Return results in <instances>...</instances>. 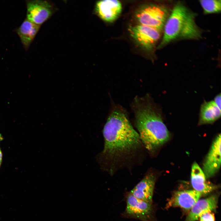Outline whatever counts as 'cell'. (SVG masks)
Masks as SVG:
<instances>
[{
	"instance_id": "1",
	"label": "cell",
	"mask_w": 221,
	"mask_h": 221,
	"mask_svg": "<svg viewBox=\"0 0 221 221\" xmlns=\"http://www.w3.org/2000/svg\"><path fill=\"white\" fill-rule=\"evenodd\" d=\"M104 145L97 155L102 169L110 175L142 162L145 149L138 132L130 124L126 111L114 107L103 130Z\"/></svg>"
},
{
	"instance_id": "2",
	"label": "cell",
	"mask_w": 221,
	"mask_h": 221,
	"mask_svg": "<svg viewBox=\"0 0 221 221\" xmlns=\"http://www.w3.org/2000/svg\"><path fill=\"white\" fill-rule=\"evenodd\" d=\"M132 106L135 126L141 140L145 149L153 154L170 138L161 111L148 95L136 97Z\"/></svg>"
},
{
	"instance_id": "3",
	"label": "cell",
	"mask_w": 221,
	"mask_h": 221,
	"mask_svg": "<svg viewBox=\"0 0 221 221\" xmlns=\"http://www.w3.org/2000/svg\"><path fill=\"white\" fill-rule=\"evenodd\" d=\"M196 14L183 4L175 6L165 23L161 48L177 39H199L201 32L195 21Z\"/></svg>"
},
{
	"instance_id": "4",
	"label": "cell",
	"mask_w": 221,
	"mask_h": 221,
	"mask_svg": "<svg viewBox=\"0 0 221 221\" xmlns=\"http://www.w3.org/2000/svg\"><path fill=\"white\" fill-rule=\"evenodd\" d=\"M169 15L168 10L166 7L154 4L143 5L135 13L136 19L140 25L160 31L163 29Z\"/></svg>"
},
{
	"instance_id": "5",
	"label": "cell",
	"mask_w": 221,
	"mask_h": 221,
	"mask_svg": "<svg viewBox=\"0 0 221 221\" xmlns=\"http://www.w3.org/2000/svg\"><path fill=\"white\" fill-rule=\"evenodd\" d=\"M126 201L123 217L141 221H154L152 203L138 199L129 192L126 196Z\"/></svg>"
},
{
	"instance_id": "6",
	"label": "cell",
	"mask_w": 221,
	"mask_h": 221,
	"mask_svg": "<svg viewBox=\"0 0 221 221\" xmlns=\"http://www.w3.org/2000/svg\"><path fill=\"white\" fill-rule=\"evenodd\" d=\"M128 30L135 42L147 51L153 49L161 37L160 30L145 25H130Z\"/></svg>"
},
{
	"instance_id": "7",
	"label": "cell",
	"mask_w": 221,
	"mask_h": 221,
	"mask_svg": "<svg viewBox=\"0 0 221 221\" xmlns=\"http://www.w3.org/2000/svg\"><path fill=\"white\" fill-rule=\"evenodd\" d=\"M26 4V18L38 25L48 20L53 12L52 5L47 1L28 0Z\"/></svg>"
},
{
	"instance_id": "8",
	"label": "cell",
	"mask_w": 221,
	"mask_h": 221,
	"mask_svg": "<svg viewBox=\"0 0 221 221\" xmlns=\"http://www.w3.org/2000/svg\"><path fill=\"white\" fill-rule=\"evenodd\" d=\"M221 140L220 134L213 141L204 163L203 171L206 178L214 176L220 167Z\"/></svg>"
},
{
	"instance_id": "9",
	"label": "cell",
	"mask_w": 221,
	"mask_h": 221,
	"mask_svg": "<svg viewBox=\"0 0 221 221\" xmlns=\"http://www.w3.org/2000/svg\"><path fill=\"white\" fill-rule=\"evenodd\" d=\"M156 179L155 174L152 172L149 171L129 192L138 199L152 203Z\"/></svg>"
},
{
	"instance_id": "10",
	"label": "cell",
	"mask_w": 221,
	"mask_h": 221,
	"mask_svg": "<svg viewBox=\"0 0 221 221\" xmlns=\"http://www.w3.org/2000/svg\"><path fill=\"white\" fill-rule=\"evenodd\" d=\"M121 2L117 0H104L98 1L95 5L96 12L98 16L107 22H112L121 13Z\"/></svg>"
},
{
	"instance_id": "11",
	"label": "cell",
	"mask_w": 221,
	"mask_h": 221,
	"mask_svg": "<svg viewBox=\"0 0 221 221\" xmlns=\"http://www.w3.org/2000/svg\"><path fill=\"white\" fill-rule=\"evenodd\" d=\"M202 196L194 190L176 191L174 193L167 204V207H179L190 210Z\"/></svg>"
},
{
	"instance_id": "12",
	"label": "cell",
	"mask_w": 221,
	"mask_h": 221,
	"mask_svg": "<svg viewBox=\"0 0 221 221\" xmlns=\"http://www.w3.org/2000/svg\"><path fill=\"white\" fill-rule=\"evenodd\" d=\"M206 177L200 167L196 162L192 165L191 181L194 190L200 193L201 195H206L217 187L216 185L207 182Z\"/></svg>"
},
{
	"instance_id": "13",
	"label": "cell",
	"mask_w": 221,
	"mask_h": 221,
	"mask_svg": "<svg viewBox=\"0 0 221 221\" xmlns=\"http://www.w3.org/2000/svg\"><path fill=\"white\" fill-rule=\"evenodd\" d=\"M218 196L214 195L199 200L190 209L185 221H196L202 214L215 211L217 206Z\"/></svg>"
},
{
	"instance_id": "14",
	"label": "cell",
	"mask_w": 221,
	"mask_h": 221,
	"mask_svg": "<svg viewBox=\"0 0 221 221\" xmlns=\"http://www.w3.org/2000/svg\"><path fill=\"white\" fill-rule=\"evenodd\" d=\"M221 115V108L213 100L204 101L200 107L198 124L213 123L220 118Z\"/></svg>"
},
{
	"instance_id": "15",
	"label": "cell",
	"mask_w": 221,
	"mask_h": 221,
	"mask_svg": "<svg viewBox=\"0 0 221 221\" xmlns=\"http://www.w3.org/2000/svg\"><path fill=\"white\" fill-rule=\"evenodd\" d=\"M40 25L36 24L26 18L16 30L25 49L27 50L38 32Z\"/></svg>"
},
{
	"instance_id": "16",
	"label": "cell",
	"mask_w": 221,
	"mask_h": 221,
	"mask_svg": "<svg viewBox=\"0 0 221 221\" xmlns=\"http://www.w3.org/2000/svg\"><path fill=\"white\" fill-rule=\"evenodd\" d=\"M199 2L205 14L218 13L221 11L220 0H203Z\"/></svg>"
},
{
	"instance_id": "17",
	"label": "cell",
	"mask_w": 221,
	"mask_h": 221,
	"mask_svg": "<svg viewBox=\"0 0 221 221\" xmlns=\"http://www.w3.org/2000/svg\"><path fill=\"white\" fill-rule=\"evenodd\" d=\"M199 219L200 221H215L214 215L212 212H208L202 214Z\"/></svg>"
},
{
	"instance_id": "18",
	"label": "cell",
	"mask_w": 221,
	"mask_h": 221,
	"mask_svg": "<svg viewBox=\"0 0 221 221\" xmlns=\"http://www.w3.org/2000/svg\"><path fill=\"white\" fill-rule=\"evenodd\" d=\"M215 104L220 108L221 107V94L219 93L214 98L213 100Z\"/></svg>"
},
{
	"instance_id": "19",
	"label": "cell",
	"mask_w": 221,
	"mask_h": 221,
	"mask_svg": "<svg viewBox=\"0 0 221 221\" xmlns=\"http://www.w3.org/2000/svg\"><path fill=\"white\" fill-rule=\"evenodd\" d=\"M2 153L0 149V167L2 162Z\"/></svg>"
},
{
	"instance_id": "20",
	"label": "cell",
	"mask_w": 221,
	"mask_h": 221,
	"mask_svg": "<svg viewBox=\"0 0 221 221\" xmlns=\"http://www.w3.org/2000/svg\"><path fill=\"white\" fill-rule=\"evenodd\" d=\"M2 139V138L1 136V135L0 134V141Z\"/></svg>"
}]
</instances>
